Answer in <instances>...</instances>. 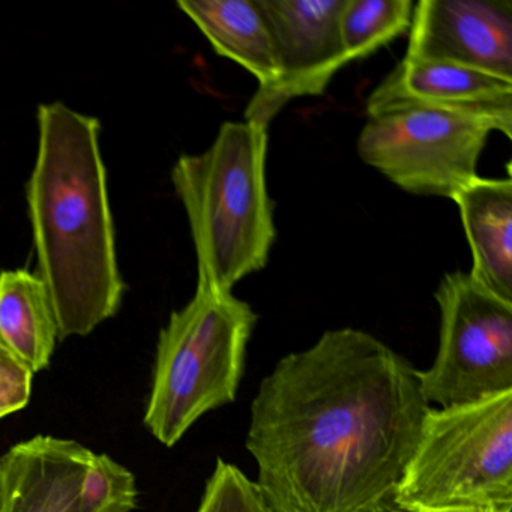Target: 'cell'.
<instances>
[{"mask_svg":"<svg viewBox=\"0 0 512 512\" xmlns=\"http://www.w3.org/2000/svg\"><path fill=\"white\" fill-rule=\"evenodd\" d=\"M428 512H485V511H470V509H445V511H428Z\"/></svg>","mask_w":512,"mask_h":512,"instance_id":"d6986e66","label":"cell"},{"mask_svg":"<svg viewBox=\"0 0 512 512\" xmlns=\"http://www.w3.org/2000/svg\"><path fill=\"white\" fill-rule=\"evenodd\" d=\"M418 370L367 332L284 356L251 404L247 448L272 512H353L395 493L430 410Z\"/></svg>","mask_w":512,"mask_h":512,"instance_id":"6da1fadb","label":"cell"},{"mask_svg":"<svg viewBox=\"0 0 512 512\" xmlns=\"http://www.w3.org/2000/svg\"><path fill=\"white\" fill-rule=\"evenodd\" d=\"M346 0H257L274 38L278 77L257 88L245 121L268 128L296 98L319 97L350 64L340 35Z\"/></svg>","mask_w":512,"mask_h":512,"instance_id":"9c48e42d","label":"cell"},{"mask_svg":"<svg viewBox=\"0 0 512 512\" xmlns=\"http://www.w3.org/2000/svg\"><path fill=\"white\" fill-rule=\"evenodd\" d=\"M136 478L74 440L35 436L0 457V512H131Z\"/></svg>","mask_w":512,"mask_h":512,"instance_id":"ba28073f","label":"cell"},{"mask_svg":"<svg viewBox=\"0 0 512 512\" xmlns=\"http://www.w3.org/2000/svg\"><path fill=\"white\" fill-rule=\"evenodd\" d=\"M440 310L436 359L418 371L422 395L440 409L512 391V304L452 272L434 293Z\"/></svg>","mask_w":512,"mask_h":512,"instance_id":"8992f818","label":"cell"},{"mask_svg":"<svg viewBox=\"0 0 512 512\" xmlns=\"http://www.w3.org/2000/svg\"><path fill=\"white\" fill-rule=\"evenodd\" d=\"M256 322L247 302L205 287L173 311L158 338L145 413L155 439L176 445L197 419L235 401Z\"/></svg>","mask_w":512,"mask_h":512,"instance_id":"277c9868","label":"cell"},{"mask_svg":"<svg viewBox=\"0 0 512 512\" xmlns=\"http://www.w3.org/2000/svg\"><path fill=\"white\" fill-rule=\"evenodd\" d=\"M212 49L253 74L259 88L278 77L274 38L257 0H179Z\"/></svg>","mask_w":512,"mask_h":512,"instance_id":"4fadbf2b","label":"cell"},{"mask_svg":"<svg viewBox=\"0 0 512 512\" xmlns=\"http://www.w3.org/2000/svg\"><path fill=\"white\" fill-rule=\"evenodd\" d=\"M197 512H272L256 482L239 467L218 458L214 473L206 482Z\"/></svg>","mask_w":512,"mask_h":512,"instance_id":"2e32d148","label":"cell"},{"mask_svg":"<svg viewBox=\"0 0 512 512\" xmlns=\"http://www.w3.org/2000/svg\"><path fill=\"white\" fill-rule=\"evenodd\" d=\"M32 376L31 368L0 343V419L28 406Z\"/></svg>","mask_w":512,"mask_h":512,"instance_id":"e0dca14e","label":"cell"},{"mask_svg":"<svg viewBox=\"0 0 512 512\" xmlns=\"http://www.w3.org/2000/svg\"><path fill=\"white\" fill-rule=\"evenodd\" d=\"M491 127L425 107H401L368 116L356 149L368 166L415 196L452 199L478 178Z\"/></svg>","mask_w":512,"mask_h":512,"instance_id":"52a82bcc","label":"cell"},{"mask_svg":"<svg viewBox=\"0 0 512 512\" xmlns=\"http://www.w3.org/2000/svg\"><path fill=\"white\" fill-rule=\"evenodd\" d=\"M404 58L512 82L511 0H421L413 10Z\"/></svg>","mask_w":512,"mask_h":512,"instance_id":"30bf717a","label":"cell"},{"mask_svg":"<svg viewBox=\"0 0 512 512\" xmlns=\"http://www.w3.org/2000/svg\"><path fill=\"white\" fill-rule=\"evenodd\" d=\"M451 200L472 251L470 277L512 304V181L473 179Z\"/></svg>","mask_w":512,"mask_h":512,"instance_id":"7c38bea8","label":"cell"},{"mask_svg":"<svg viewBox=\"0 0 512 512\" xmlns=\"http://www.w3.org/2000/svg\"><path fill=\"white\" fill-rule=\"evenodd\" d=\"M395 500L412 512H511L512 391L430 407Z\"/></svg>","mask_w":512,"mask_h":512,"instance_id":"5b68a950","label":"cell"},{"mask_svg":"<svg viewBox=\"0 0 512 512\" xmlns=\"http://www.w3.org/2000/svg\"><path fill=\"white\" fill-rule=\"evenodd\" d=\"M412 0H346L340 35L350 64L373 55L410 31Z\"/></svg>","mask_w":512,"mask_h":512,"instance_id":"9a60e30c","label":"cell"},{"mask_svg":"<svg viewBox=\"0 0 512 512\" xmlns=\"http://www.w3.org/2000/svg\"><path fill=\"white\" fill-rule=\"evenodd\" d=\"M38 154L26 185L38 277L59 340L85 337L118 313L125 284L100 148V121L65 106L38 107Z\"/></svg>","mask_w":512,"mask_h":512,"instance_id":"7a4b0ae2","label":"cell"},{"mask_svg":"<svg viewBox=\"0 0 512 512\" xmlns=\"http://www.w3.org/2000/svg\"><path fill=\"white\" fill-rule=\"evenodd\" d=\"M353 512H412L409 509L403 508L400 503L395 500V493L389 494V496L382 497V499L376 500V502L368 503V505L362 506V508L356 509Z\"/></svg>","mask_w":512,"mask_h":512,"instance_id":"ac0fdd59","label":"cell"},{"mask_svg":"<svg viewBox=\"0 0 512 512\" xmlns=\"http://www.w3.org/2000/svg\"><path fill=\"white\" fill-rule=\"evenodd\" d=\"M58 338L44 281L25 269L0 272V343L38 373L49 367Z\"/></svg>","mask_w":512,"mask_h":512,"instance_id":"5bb4252c","label":"cell"},{"mask_svg":"<svg viewBox=\"0 0 512 512\" xmlns=\"http://www.w3.org/2000/svg\"><path fill=\"white\" fill-rule=\"evenodd\" d=\"M266 151L268 128L226 122L205 152L182 155L173 166L196 250L197 287L232 292L268 263L277 233Z\"/></svg>","mask_w":512,"mask_h":512,"instance_id":"3957f363","label":"cell"},{"mask_svg":"<svg viewBox=\"0 0 512 512\" xmlns=\"http://www.w3.org/2000/svg\"><path fill=\"white\" fill-rule=\"evenodd\" d=\"M425 107L484 122L511 139L512 82L442 62L401 59L367 101V115Z\"/></svg>","mask_w":512,"mask_h":512,"instance_id":"8fae6325","label":"cell"}]
</instances>
